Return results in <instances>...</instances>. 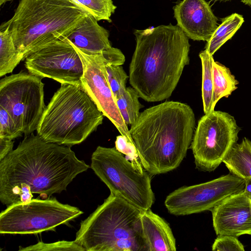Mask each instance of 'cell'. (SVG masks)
Instances as JSON below:
<instances>
[{"mask_svg":"<svg viewBox=\"0 0 251 251\" xmlns=\"http://www.w3.org/2000/svg\"><path fill=\"white\" fill-rule=\"evenodd\" d=\"M0 76L12 73L23 61L17 50L10 31V25L5 22L0 30Z\"/></svg>","mask_w":251,"mask_h":251,"instance_id":"cell-19","label":"cell"},{"mask_svg":"<svg viewBox=\"0 0 251 251\" xmlns=\"http://www.w3.org/2000/svg\"><path fill=\"white\" fill-rule=\"evenodd\" d=\"M244 180L245 187L244 192L246 196L251 200V177L246 178Z\"/></svg>","mask_w":251,"mask_h":251,"instance_id":"cell-31","label":"cell"},{"mask_svg":"<svg viewBox=\"0 0 251 251\" xmlns=\"http://www.w3.org/2000/svg\"><path fill=\"white\" fill-rule=\"evenodd\" d=\"M202 67L201 96L204 114L211 110L213 91V55L204 50L199 53Z\"/></svg>","mask_w":251,"mask_h":251,"instance_id":"cell-22","label":"cell"},{"mask_svg":"<svg viewBox=\"0 0 251 251\" xmlns=\"http://www.w3.org/2000/svg\"><path fill=\"white\" fill-rule=\"evenodd\" d=\"M244 4L251 6V0H241Z\"/></svg>","mask_w":251,"mask_h":251,"instance_id":"cell-32","label":"cell"},{"mask_svg":"<svg viewBox=\"0 0 251 251\" xmlns=\"http://www.w3.org/2000/svg\"><path fill=\"white\" fill-rule=\"evenodd\" d=\"M173 9L177 25L193 40L208 41L218 26V18L205 0H182Z\"/></svg>","mask_w":251,"mask_h":251,"instance_id":"cell-15","label":"cell"},{"mask_svg":"<svg viewBox=\"0 0 251 251\" xmlns=\"http://www.w3.org/2000/svg\"><path fill=\"white\" fill-rule=\"evenodd\" d=\"M85 251L84 249L75 240L59 241L52 243L39 242L26 247H20L19 251Z\"/></svg>","mask_w":251,"mask_h":251,"instance_id":"cell-26","label":"cell"},{"mask_svg":"<svg viewBox=\"0 0 251 251\" xmlns=\"http://www.w3.org/2000/svg\"><path fill=\"white\" fill-rule=\"evenodd\" d=\"M140 225L147 251H176V239L169 225L151 208L141 211Z\"/></svg>","mask_w":251,"mask_h":251,"instance_id":"cell-17","label":"cell"},{"mask_svg":"<svg viewBox=\"0 0 251 251\" xmlns=\"http://www.w3.org/2000/svg\"><path fill=\"white\" fill-rule=\"evenodd\" d=\"M245 180L230 173L212 180L179 188L169 194L164 204L176 216L211 211L227 197L242 192Z\"/></svg>","mask_w":251,"mask_h":251,"instance_id":"cell-12","label":"cell"},{"mask_svg":"<svg viewBox=\"0 0 251 251\" xmlns=\"http://www.w3.org/2000/svg\"><path fill=\"white\" fill-rule=\"evenodd\" d=\"M83 212L63 204L56 198L32 199L9 205L0 214V233L37 234L55 231L61 225H68Z\"/></svg>","mask_w":251,"mask_h":251,"instance_id":"cell-8","label":"cell"},{"mask_svg":"<svg viewBox=\"0 0 251 251\" xmlns=\"http://www.w3.org/2000/svg\"><path fill=\"white\" fill-rule=\"evenodd\" d=\"M196 126L191 107L166 101L141 112L129 129L139 160L151 175L177 168L186 155Z\"/></svg>","mask_w":251,"mask_h":251,"instance_id":"cell-3","label":"cell"},{"mask_svg":"<svg viewBox=\"0 0 251 251\" xmlns=\"http://www.w3.org/2000/svg\"><path fill=\"white\" fill-rule=\"evenodd\" d=\"M85 14L71 0H20L6 22L24 60L41 48L63 39Z\"/></svg>","mask_w":251,"mask_h":251,"instance_id":"cell-4","label":"cell"},{"mask_svg":"<svg viewBox=\"0 0 251 251\" xmlns=\"http://www.w3.org/2000/svg\"><path fill=\"white\" fill-rule=\"evenodd\" d=\"M42 78L22 71L0 80V106L25 137L36 130L45 109Z\"/></svg>","mask_w":251,"mask_h":251,"instance_id":"cell-10","label":"cell"},{"mask_svg":"<svg viewBox=\"0 0 251 251\" xmlns=\"http://www.w3.org/2000/svg\"><path fill=\"white\" fill-rule=\"evenodd\" d=\"M210 211L217 236L251 235V200L244 191L227 197Z\"/></svg>","mask_w":251,"mask_h":251,"instance_id":"cell-14","label":"cell"},{"mask_svg":"<svg viewBox=\"0 0 251 251\" xmlns=\"http://www.w3.org/2000/svg\"><path fill=\"white\" fill-rule=\"evenodd\" d=\"M138 92L132 87L126 88V92L116 99V102L125 124L133 125L138 119L140 110L143 107L140 103Z\"/></svg>","mask_w":251,"mask_h":251,"instance_id":"cell-23","label":"cell"},{"mask_svg":"<svg viewBox=\"0 0 251 251\" xmlns=\"http://www.w3.org/2000/svg\"><path fill=\"white\" fill-rule=\"evenodd\" d=\"M84 13L93 16L98 21L111 22L110 17L117 7L112 0H71Z\"/></svg>","mask_w":251,"mask_h":251,"instance_id":"cell-24","label":"cell"},{"mask_svg":"<svg viewBox=\"0 0 251 251\" xmlns=\"http://www.w3.org/2000/svg\"><path fill=\"white\" fill-rule=\"evenodd\" d=\"M103 117L81 87L61 84L45 107L37 134L47 142L72 146L85 140Z\"/></svg>","mask_w":251,"mask_h":251,"instance_id":"cell-6","label":"cell"},{"mask_svg":"<svg viewBox=\"0 0 251 251\" xmlns=\"http://www.w3.org/2000/svg\"><path fill=\"white\" fill-rule=\"evenodd\" d=\"M105 69L108 81L116 100L126 92V82L129 76L122 65L107 63Z\"/></svg>","mask_w":251,"mask_h":251,"instance_id":"cell-25","label":"cell"},{"mask_svg":"<svg viewBox=\"0 0 251 251\" xmlns=\"http://www.w3.org/2000/svg\"><path fill=\"white\" fill-rule=\"evenodd\" d=\"M72 45L80 57L83 65L80 87L88 94L104 116L115 126L120 133L134 143L128 126L117 106L105 69L107 63L123 65L125 62L124 54L120 50L115 48L108 52L88 54Z\"/></svg>","mask_w":251,"mask_h":251,"instance_id":"cell-11","label":"cell"},{"mask_svg":"<svg viewBox=\"0 0 251 251\" xmlns=\"http://www.w3.org/2000/svg\"><path fill=\"white\" fill-rule=\"evenodd\" d=\"M23 134L7 110L0 106V138L13 140Z\"/></svg>","mask_w":251,"mask_h":251,"instance_id":"cell-27","label":"cell"},{"mask_svg":"<svg viewBox=\"0 0 251 251\" xmlns=\"http://www.w3.org/2000/svg\"><path fill=\"white\" fill-rule=\"evenodd\" d=\"M91 168L112 193L142 211L152 206L154 194L151 175L142 166L130 161L116 148L98 146L91 156Z\"/></svg>","mask_w":251,"mask_h":251,"instance_id":"cell-7","label":"cell"},{"mask_svg":"<svg viewBox=\"0 0 251 251\" xmlns=\"http://www.w3.org/2000/svg\"><path fill=\"white\" fill-rule=\"evenodd\" d=\"M12 0H0V5L1 6L2 4H4L7 1H11Z\"/></svg>","mask_w":251,"mask_h":251,"instance_id":"cell-34","label":"cell"},{"mask_svg":"<svg viewBox=\"0 0 251 251\" xmlns=\"http://www.w3.org/2000/svg\"><path fill=\"white\" fill-rule=\"evenodd\" d=\"M142 210L112 193L80 223L75 241L86 251H147Z\"/></svg>","mask_w":251,"mask_h":251,"instance_id":"cell-5","label":"cell"},{"mask_svg":"<svg viewBox=\"0 0 251 251\" xmlns=\"http://www.w3.org/2000/svg\"><path fill=\"white\" fill-rule=\"evenodd\" d=\"M221 21L205 46V50L212 55L232 37L244 22L242 15L238 13H233Z\"/></svg>","mask_w":251,"mask_h":251,"instance_id":"cell-20","label":"cell"},{"mask_svg":"<svg viewBox=\"0 0 251 251\" xmlns=\"http://www.w3.org/2000/svg\"><path fill=\"white\" fill-rule=\"evenodd\" d=\"M223 162L229 173L244 179L251 177V141L244 137L236 143Z\"/></svg>","mask_w":251,"mask_h":251,"instance_id":"cell-18","label":"cell"},{"mask_svg":"<svg viewBox=\"0 0 251 251\" xmlns=\"http://www.w3.org/2000/svg\"><path fill=\"white\" fill-rule=\"evenodd\" d=\"M213 91L211 110H214L217 102L222 98H227L237 88L239 82L229 68L221 63H213Z\"/></svg>","mask_w":251,"mask_h":251,"instance_id":"cell-21","label":"cell"},{"mask_svg":"<svg viewBox=\"0 0 251 251\" xmlns=\"http://www.w3.org/2000/svg\"><path fill=\"white\" fill-rule=\"evenodd\" d=\"M231 0H210V2H212L213 3L219 1V2H226L230 1Z\"/></svg>","mask_w":251,"mask_h":251,"instance_id":"cell-33","label":"cell"},{"mask_svg":"<svg viewBox=\"0 0 251 251\" xmlns=\"http://www.w3.org/2000/svg\"><path fill=\"white\" fill-rule=\"evenodd\" d=\"M89 168L71 146L47 142L32 133L0 160V201L8 206L30 201L33 193L49 198L66 190Z\"/></svg>","mask_w":251,"mask_h":251,"instance_id":"cell-1","label":"cell"},{"mask_svg":"<svg viewBox=\"0 0 251 251\" xmlns=\"http://www.w3.org/2000/svg\"><path fill=\"white\" fill-rule=\"evenodd\" d=\"M241 130L234 117L221 111L212 110L199 120L190 148L196 168L214 171L237 143Z\"/></svg>","mask_w":251,"mask_h":251,"instance_id":"cell-9","label":"cell"},{"mask_svg":"<svg viewBox=\"0 0 251 251\" xmlns=\"http://www.w3.org/2000/svg\"><path fill=\"white\" fill-rule=\"evenodd\" d=\"M115 148L136 165L142 166L139 158L137 149L134 143L129 141L124 135H120L116 137L115 142Z\"/></svg>","mask_w":251,"mask_h":251,"instance_id":"cell-29","label":"cell"},{"mask_svg":"<svg viewBox=\"0 0 251 251\" xmlns=\"http://www.w3.org/2000/svg\"><path fill=\"white\" fill-rule=\"evenodd\" d=\"M13 145L12 140L0 138V160L13 150Z\"/></svg>","mask_w":251,"mask_h":251,"instance_id":"cell-30","label":"cell"},{"mask_svg":"<svg viewBox=\"0 0 251 251\" xmlns=\"http://www.w3.org/2000/svg\"><path fill=\"white\" fill-rule=\"evenodd\" d=\"M213 251H244V247L237 237L227 235H218L212 246Z\"/></svg>","mask_w":251,"mask_h":251,"instance_id":"cell-28","label":"cell"},{"mask_svg":"<svg viewBox=\"0 0 251 251\" xmlns=\"http://www.w3.org/2000/svg\"><path fill=\"white\" fill-rule=\"evenodd\" d=\"M109 35L108 31L100 26L97 19L85 14L63 39L86 54H95L113 49L109 40Z\"/></svg>","mask_w":251,"mask_h":251,"instance_id":"cell-16","label":"cell"},{"mask_svg":"<svg viewBox=\"0 0 251 251\" xmlns=\"http://www.w3.org/2000/svg\"><path fill=\"white\" fill-rule=\"evenodd\" d=\"M28 72L42 78H51L61 84L80 87L82 61L73 46L62 39L50 43L25 59Z\"/></svg>","mask_w":251,"mask_h":251,"instance_id":"cell-13","label":"cell"},{"mask_svg":"<svg viewBox=\"0 0 251 251\" xmlns=\"http://www.w3.org/2000/svg\"><path fill=\"white\" fill-rule=\"evenodd\" d=\"M136 45L129 68L130 85L148 102L169 98L189 63V38L171 24L135 30Z\"/></svg>","mask_w":251,"mask_h":251,"instance_id":"cell-2","label":"cell"}]
</instances>
